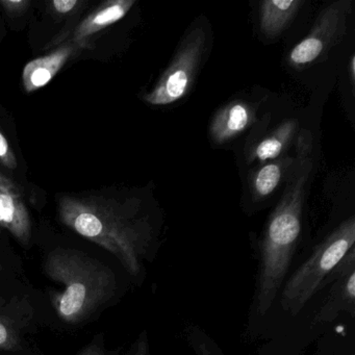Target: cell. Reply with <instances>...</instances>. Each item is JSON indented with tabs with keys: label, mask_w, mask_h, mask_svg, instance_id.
<instances>
[{
	"label": "cell",
	"mask_w": 355,
	"mask_h": 355,
	"mask_svg": "<svg viewBox=\"0 0 355 355\" xmlns=\"http://www.w3.org/2000/svg\"><path fill=\"white\" fill-rule=\"evenodd\" d=\"M62 223L105 249L137 276L150 250L153 230L139 209L103 196H62L58 200Z\"/></svg>",
	"instance_id": "6da1fadb"
},
{
	"label": "cell",
	"mask_w": 355,
	"mask_h": 355,
	"mask_svg": "<svg viewBox=\"0 0 355 355\" xmlns=\"http://www.w3.org/2000/svg\"><path fill=\"white\" fill-rule=\"evenodd\" d=\"M309 151L311 144L304 136H301L298 167L286 184L284 195L270 216L261 236L254 295L255 311L261 315L269 311L284 286L300 240L305 189L313 170Z\"/></svg>",
	"instance_id": "7a4b0ae2"
},
{
	"label": "cell",
	"mask_w": 355,
	"mask_h": 355,
	"mask_svg": "<svg viewBox=\"0 0 355 355\" xmlns=\"http://www.w3.org/2000/svg\"><path fill=\"white\" fill-rule=\"evenodd\" d=\"M45 273L61 288L51 295L58 317L78 324L109 302L117 278L109 266L76 249L58 247L45 259Z\"/></svg>",
	"instance_id": "3957f363"
},
{
	"label": "cell",
	"mask_w": 355,
	"mask_h": 355,
	"mask_svg": "<svg viewBox=\"0 0 355 355\" xmlns=\"http://www.w3.org/2000/svg\"><path fill=\"white\" fill-rule=\"evenodd\" d=\"M354 243L355 219L350 217L318 244L309 259L284 282L280 295L282 309L290 315H298L325 288L328 278Z\"/></svg>",
	"instance_id": "277c9868"
},
{
	"label": "cell",
	"mask_w": 355,
	"mask_h": 355,
	"mask_svg": "<svg viewBox=\"0 0 355 355\" xmlns=\"http://www.w3.org/2000/svg\"><path fill=\"white\" fill-rule=\"evenodd\" d=\"M205 45L207 34L200 26L187 34L167 69L143 97L145 103L162 107L184 98L196 80Z\"/></svg>",
	"instance_id": "5b68a950"
},
{
	"label": "cell",
	"mask_w": 355,
	"mask_h": 355,
	"mask_svg": "<svg viewBox=\"0 0 355 355\" xmlns=\"http://www.w3.org/2000/svg\"><path fill=\"white\" fill-rule=\"evenodd\" d=\"M350 0L331 3L318 16L311 32L291 51L288 63L294 68L307 67L340 43L347 30Z\"/></svg>",
	"instance_id": "8992f818"
},
{
	"label": "cell",
	"mask_w": 355,
	"mask_h": 355,
	"mask_svg": "<svg viewBox=\"0 0 355 355\" xmlns=\"http://www.w3.org/2000/svg\"><path fill=\"white\" fill-rule=\"evenodd\" d=\"M327 286H330L329 292L313 317V325L329 323L343 313L354 317L355 247H352L336 266L326 282Z\"/></svg>",
	"instance_id": "52a82bcc"
},
{
	"label": "cell",
	"mask_w": 355,
	"mask_h": 355,
	"mask_svg": "<svg viewBox=\"0 0 355 355\" xmlns=\"http://www.w3.org/2000/svg\"><path fill=\"white\" fill-rule=\"evenodd\" d=\"M0 226L18 242L28 246L32 239V222L28 205L15 182L0 172Z\"/></svg>",
	"instance_id": "ba28073f"
},
{
	"label": "cell",
	"mask_w": 355,
	"mask_h": 355,
	"mask_svg": "<svg viewBox=\"0 0 355 355\" xmlns=\"http://www.w3.org/2000/svg\"><path fill=\"white\" fill-rule=\"evenodd\" d=\"M85 49L87 45L69 41L53 53L26 64L22 71V83L26 92H36L46 86L71 58Z\"/></svg>",
	"instance_id": "9c48e42d"
},
{
	"label": "cell",
	"mask_w": 355,
	"mask_h": 355,
	"mask_svg": "<svg viewBox=\"0 0 355 355\" xmlns=\"http://www.w3.org/2000/svg\"><path fill=\"white\" fill-rule=\"evenodd\" d=\"M135 0H110L87 15L72 33V42L88 46L89 39L125 17Z\"/></svg>",
	"instance_id": "30bf717a"
},
{
	"label": "cell",
	"mask_w": 355,
	"mask_h": 355,
	"mask_svg": "<svg viewBox=\"0 0 355 355\" xmlns=\"http://www.w3.org/2000/svg\"><path fill=\"white\" fill-rule=\"evenodd\" d=\"M254 120L252 107L244 101H232L220 109L209 126L211 140L223 144L244 132Z\"/></svg>",
	"instance_id": "8fae6325"
},
{
	"label": "cell",
	"mask_w": 355,
	"mask_h": 355,
	"mask_svg": "<svg viewBox=\"0 0 355 355\" xmlns=\"http://www.w3.org/2000/svg\"><path fill=\"white\" fill-rule=\"evenodd\" d=\"M28 317L26 307L0 297V350L21 348V330Z\"/></svg>",
	"instance_id": "7c38bea8"
},
{
	"label": "cell",
	"mask_w": 355,
	"mask_h": 355,
	"mask_svg": "<svg viewBox=\"0 0 355 355\" xmlns=\"http://www.w3.org/2000/svg\"><path fill=\"white\" fill-rule=\"evenodd\" d=\"M302 5V0H266L261 3V33L269 38L279 36L294 19Z\"/></svg>",
	"instance_id": "4fadbf2b"
},
{
	"label": "cell",
	"mask_w": 355,
	"mask_h": 355,
	"mask_svg": "<svg viewBox=\"0 0 355 355\" xmlns=\"http://www.w3.org/2000/svg\"><path fill=\"white\" fill-rule=\"evenodd\" d=\"M292 157L274 159L261 166L251 178L252 194L257 200L267 198L275 192L282 182L286 169L292 166Z\"/></svg>",
	"instance_id": "5bb4252c"
},
{
	"label": "cell",
	"mask_w": 355,
	"mask_h": 355,
	"mask_svg": "<svg viewBox=\"0 0 355 355\" xmlns=\"http://www.w3.org/2000/svg\"><path fill=\"white\" fill-rule=\"evenodd\" d=\"M298 130L296 120H286L275 128L271 135L259 143L253 151V159L259 162L274 161L290 146Z\"/></svg>",
	"instance_id": "9a60e30c"
},
{
	"label": "cell",
	"mask_w": 355,
	"mask_h": 355,
	"mask_svg": "<svg viewBox=\"0 0 355 355\" xmlns=\"http://www.w3.org/2000/svg\"><path fill=\"white\" fill-rule=\"evenodd\" d=\"M0 164H3L8 169L14 170L17 168L15 153L1 130H0Z\"/></svg>",
	"instance_id": "2e32d148"
},
{
	"label": "cell",
	"mask_w": 355,
	"mask_h": 355,
	"mask_svg": "<svg viewBox=\"0 0 355 355\" xmlns=\"http://www.w3.org/2000/svg\"><path fill=\"white\" fill-rule=\"evenodd\" d=\"M28 0H1L0 7L11 17L22 15L30 8Z\"/></svg>",
	"instance_id": "e0dca14e"
},
{
	"label": "cell",
	"mask_w": 355,
	"mask_h": 355,
	"mask_svg": "<svg viewBox=\"0 0 355 355\" xmlns=\"http://www.w3.org/2000/svg\"><path fill=\"white\" fill-rule=\"evenodd\" d=\"M83 5L84 1L80 0H53L49 3L51 9L59 15H69Z\"/></svg>",
	"instance_id": "ac0fdd59"
},
{
	"label": "cell",
	"mask_w": 355,
	"mask_h": 355,
	"mask_svg": "<svg viewBox=\"0 0 355 355\" xmlns=\"http://www.w3.org/2000/svg\"><path fill=\"white\" fill-rule=\"evenodd\" d=\"M132 355H149L148 338H147L145 332H143L137 340Z\"/></svg>",
	"instance_id": "d6986e66"
},
{
	"label": "cell",
	"mask_w": 355,
	"mask_h": 355,
	"mask_svg": "<svg viewBox=\"0 0 355 355\" xmlns=\"http://www.w3.org/2000/svg\"><path fill=\"white\" fill-rule=\"evenodd\" d=\"M78 355H109L105 352L103 347L97 343H91L90 345L83 349Z\"/></svg>",
	"instance_id": "ffe728a7"
},
{
	"label": "cell",
	"mask_w": 355,
	"mask_h": 355,
	"mask_svg": "<svg viewBox=\"0 0 355 355\" xmlns=\"http://www.w3.org/2000/svg\"><path fill=\"white\" fill-rule=\"evenodd\" d=\"M350 71H351V80L352 82H354V76H355V59L354 57H352L350 62Z\"/></svg>",
	"instance_id": "44dd1931"
},
{
	"label": "cell",
	"mask_w": 355,
	"mask_h": 355,
	"mask_svg": "<svg viewBox=\"0 0 355 355\" xmlns=\"http://www.w3.org/2000/svg\"><path fill=\"white\" fill-rule=\"evenodd\" d=\"M1 271H3V267H1V265H0V273H1Z\"/></svg>",
	"instance_id": "7402d4cb"
}]
</instances>
